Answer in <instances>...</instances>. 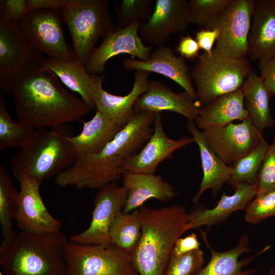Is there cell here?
Returning <instances> with one entry per match:
<instances>
[{"instance_id":"1","label":"cell","mask_w":275,"mask_h":275,"mask_svg":"<svg viewBox=\"0 0 275 275\" xmlns=\"http://www.w3.org/2000/svg\"><path fill=\"white\" fill-rule=\"evenodd\" d=\"M8 94L13 99L17 121L35 129L66 125L84 117L92 108L62 87L57 76L39 63L15 73Z\"/></svg>"},{"instance_id":"2","label":"cell","mask_w":275,"mask_h":275,"mask_svg":"<svg viewBox=\"0 0 275 275\" xmlns=\"http://www.w3.org/2000/svg\"><path fill=\"white\" fill-rule=\"evenodd\" d=\"M155 113L136 112L133 118L101 151L76 159L54 179L59 186L99 189L117 182L125 163L137 154L151 136Z\"/></svg>"},{"instance_id":"3","label":"cell","mask_w":275,"mask_h":275,"mask_svg":"<svg viewBox=\"0 0 275 275\" xmlns=\"http://www.w3.org/2000/svg\"><path fill=\"white\" fill-rule=\"evenodd\" d=\"M141 236L131 259L139 275H165L176 241L186 231L191 214L183 205L139 208Z\"/></svg>"},{"instance_id":"4","label":"cell","mask_w":275,"mask_h":275,"mask_svg":"<svg viewBox=\"0 0 275 275\" xmlns=\"http://www.w3.org/2000/svg\"><path fill=\"white\" fill-rule=\"evenodd\" d=\"M66 125L37 129L10 163L14 177L29 176L41 182L57 176L70 167L76 157Z\"/></svg>"},{"instance_id":"5","label":"cell","mask_w":275,"mask_h":275,"mask_svg":"<svg viewBox=\"0 0 275 275\" xmlns=\"http://www.w3.org/2000/svg\"><path fill=\"white\" fill-rule=\"evenodd\" d=\"M69 240L61 231H21L11 248L0 256L2 275H65L64 248Z\"/></svg>"},{"instance_id":"6","label":"cell","mask_w":275,"mask_h":275,"mask_svg":"<svg viewBox=\"0 0 275 275\" xmlns=\"http://www.w3.org/2000/svg\"><path fill=\"white\" fill-rule=\"evenodd\" d=\"M252 72L247 58L203 52L190 71L197 101L206 105L219 96L240 89Z\"/></svg>"},{"instance_id":"7","label":"cell","mask_w":275,"mask_h":275,"mask_svg":"<svg viewBox=\"0 0 275 275\" xmlns=\"http://www.w3.org/2000/svg\"><path fill=\"white\" fill-rule=\"evenodd\" d=\"M107 0H70L61 11L72 41L75 59L86 65L100 38L117 26L112 21Z\"/></svg>"},{"instance_id":"8","label":"cell","mask_w":275,"mask_h":275,"mask_svg":"<svg viewBox=\"0 0 275 275\" xmlns=\"http://www.w3.org/2000/svg\"><path fill=\"white\" fill-rule=\"evenodd\" d=\"M65 275H139L131 258L116 246L69 240L64 248Z\"/></svg>"},{"instance_id":"9","label":"cell","mask_w":275,"mask_h":275,"mask_svg":"<svg viewBox=\"0 0 275 275\" xmlns=\"http://www.w3.org/2000/svg\"><path fill=\"white\" fill-rule=\"evenodd\" d=\"M61 11L42 9L29 12L18 22L24 35L33 47L47 57L74 59L72 47L66 42Z\"/></svg>"},{"instance_id":"10","label":"cell","mask_w":275,"mask_h":275,"mask_svg":"<svg viewBox=\"0 0 275 275\" xmlns=\"http://www.w3.org/2000/svg\"><path fill=\"white\" fill-rule=\"evenodd\" d=\"M206 143L226 164L231 166L258 147L264 141L260 131L249 117L238 123L201 130Z\"/></svg>"},{"instance_id":"11","label":"cell","mask_w":275,"mask_h":275,"mask_svg":"<svg viewBox=\"0 0 275 275\" xmlns=\"http://www.w3.org/2000/svg\"><path fill=\"white\" fill-rule=\"evenodd\" d=\"M255 1L230 0L214 28L218 29L219 35L213 51L229 57L246 58Z\"/></svg>"},{"instance_id":"12","label":"cell","mask_w":275,"mask_h":275,"mask_svg":"<svg viewBox=\"0 0 275 275\" xmlns=\"http://www.w3.org/2000/svg\"><path fill=\"white\" fill-rule=\"evenodd\" d=\"M126 200V191L117 182L99 189L94 199L89 226L85 231L70 236L69 240L83 244H110L111 227L117 214L123 210Z\"/></svg>"},{"instance_id":"13","label":"cell","mask_w":275,"mask_h":275,"mask_svg":"<svg viewBox=\"0 0 275 275\" xmlns=\"http://www.w3.org/2000/svg\"><path fill=\"white\" fill-rule=\"evenodd\" d=\"M141 24L140 21H135L125 28L117 26L95 48L85 65L87 71L92 74L101 73L108 61L122 54H127L141 61L148 60L153 46L145 45L141 38L139 30Z\"/></svg>"},{"instance_id":"14","label":"cell","mask_w":275,"mask_h":275,"mask_svg":"<svg viewBox=\"0 0 275 275\" xmlns=\"http://www.w3.org/2000/svg\"><path fill=\"white\" fill-rule=\"evenodd\" d=\"M20 184L19 197L14 221L22 231L49 233L61 231V221L49 212L41 197L42 182L29 176L17 179Z\"/></svg>"},{"instance_id":"15","label":"cell","mask_w":275,"mask_h":275,"mask_svg":"<svg viewBox=\"0 0 275 275\" xmlns=\"http://www.w3.org/2000/svg\"><path fill=\"white\" fill-rule=\"evenodd\" d=\"M190 24L188 1L156 0L148 19L140 28L144 41L153 47L164 45L168 38L186 30Z\"/></svg>"},{"instance_id":"16","label":"cell","mask_w":275,"mask_h":275,"mask_svg":"<svg viewBox=\"0 0 275 275\" xmlns=\"http://www.w3.org/2000/svg\"><path fill=\"white\" fill-rule=\"evenodd\" d=\"M42 54L27 40L18 23L0 22V88L8 93L12 76L32 64L39 63Z\"/></svg>"},{"instance_id":"17","label":"cell","mask_w":275,"mask_h":275,"mask_svg":"<svg viewBox=\"0 0 275 275\" xmlns=\"http://www.w3.org/2000/svg\"><path fill=\"white\" fill-rule=\"evenodd\" d=\"M193 142L192 137L183 136L178 140L169 138L164 131L161 114L155 113L151 136L140 151L125 163L124 173L154 174L160 163Z\"/></svg>"},{"instance_id":"18","label":"cell","mask_w":275,"mask_h":275,"mask_svg":"<svg viewBox=\"0 0 275 275\" xmlns=\"http://www.w3.org/2000/svg\"><path fill=\"white\" fill-rule=\"evenodd\" d=\"M122 64L128 71L154 72L166 76L180 85L197 101L189 68L184 59L175 54L170 46L157 47L146 61L125 58Z\"/></svg>"},{"instance_id":"19","label":"cell","mask_w":275,"mask_h":275,"mask_svg":"<svg viewBox=\"0 0 275 275\" xmlns=\"http://www.w3.org/2000/svg\"><path fill=\"white\" fill-rule=\"evenodd\" d=\"M201 106L185 91L176 93L163 83L149 80L146 91L134 104L135 112L142 111L160 113L170 111L194 121Z\"/></svg>"},{"instance_id":"20","label":"cell","mask_w":275,"mask_h":275,"mask_svg":"<svg viewBox=\"0 0 275 275\" xmlns=\"http://www.w3.org/2000/svg\"><path fill=\"white\" fill-rule=\"evenodd\" d=\"M150 72L136 71L130 92L124 96L111 94L102 88L105 74L97 75L95 84V105L99 111L113 121L123 126L128 123L136 112L134 104L147 90Z\"/></svg>"},{"instance_id":"21","label":"cell","mask_w":275,"mask_h":275,"mask_svg":"<svg viewBox=\"0 0 275 275\" xmlns=\"http://www.w3.org/2000/svg\"><path fill=\"white\" fill-rule=\"evenodd\" d=\"M122 186L127 194V200L122 211L131 212L142 207L148 200L154 199L167 202L176 196L173 186L155 174L125 172Z\"/></svg>"},{"instance_id":"22","label":"cell","mask_w":275,"mask_h":275,"mask_svg":"<svg viewBox=\"0 0 275 275\" xmlns=\"http://www.w3.org/2000/svg\"><path fill=\"white\" fill-rule=\"evenodd\" d=\"M275 52V0H258L252 14L248 56L253 61Z\"/></svg>"},{"instance_id":"23","label":"cell","mask_w":275,"mask_h":275,"mask_svg":"<svg viewBox=\"0 0 275 275\" xmlns=\"http://www.w3.org/2000/svg\"><path fill=\"white\" fill-rule=\"evenodd\" d=\"M202 237L211 253L210 259L196 275H254L258 269H243L257 256L267 251L269 246L265 247L256 255L241 260L240 256L250 252V240L248 236H241L237 244L230 250L219 252L213 250L208 242L207 232L201 230Z\"/></svg>"},{"instance_id":"24","label":"cell","mask_w":275,"mask_h":275,"mask_svg":"<svg viewBox=\"0 0 275 275\" xmlns=\"http://www.w3.org/2000/svg\"><path fill=\"white\" fill-rule=\"evenodd\" d=\"M187 128L191 134L194 142L200 151L203 177L199 188L193 198L195 204L198 202L202 195L207 190L216 196L225 183H228L232 168L225 163L210 149L206 143L201 131L194 121H188Z\"/></svg>"},{"instance_id":"25","label":"cell","mask_w":275,"mask_h":275,"mask_svg":"<svg viewBox=\"0 0 275 275\" xmlns=\"http://www.w3.org/2000/svg\"><path fill=\"white\" fill-rule=\"evenodd\" d=\"M231 195L224 193L216 206L211 209L200 207L191 213L188 230L223 223L233 212L245 211L256 195L255 185L243 184Z\"/></svg>"},{"instance_id":"26","label":"cell","mask_w":275,"mask_h":275,"mask_svg":"<svg viewBox=\"0 0 275 275\" xmlns=\"http://www.w3.org/2000/svg\"><path fill=\"white\" fill-rule=\"evenodd\" d=\"M39 64L52 71L64 85L78 93L88 105L95 108L97 74L89 73L84 64L76 59L62 60L49 57L43 58Z\"/></svg>"},{"instance_id":"27","label":"cell","mask_w":275,"mask_h":275,"mask_svg":"<svg viewBox=\"0 0 275 275\" xmlns=\"http://www.w3.org/2000/svg\"><path fill=\"white\" fill-rule=\"evenodd\" d=\"M123 127L96 111L91 119L83 123L82 130L78 135L68 137L76 159L99 152Z\"/></svg>"},{"instance_id":"28","label":"cell","mask_w":275,"mask_h":275,"mask_svg":"<svg viewBox=\"0 0 275 275\" xmlns=\"http://www.w3.org/2000/svg\"><path fill=\"white\" fill-rule=\"evenodd\" d=\"M242 88L219 96L207 105L201 106L194 122L201 130L226 125L248 117Z\"/></svg>"},{"instance_id":"29","label":"cell","mask_w":275,"mask_h":275,"mask_svg":"<svg viewBox=\"0 0 275 275\" xmlns=\"http://www.w3.org/2000/svg\"><path fill=\"white\" fill-rule=\"evenodd\" d=\"M241 88L245 108L255 127L263 133L265 128L272 127L275 120L271 115L269 105L272 95L260 75L253 71Z\"/></svg>"},{"instance_id":"30","label":"cell","mask_w":275,"mask_h":275,"mask_svg":"<svg viewBox=\"0 0 275 275\" xmlns=\"http://www.w3.org/2000/svg\"><path fill=\"white\" fill-rule=\"evenodd\" d=\"M19 191L16 189L13 179L4 164L0 165V224L2 241L0 256L6 253L14 244L18 234L13 230L17 208Z\"/></svg>"},{"instance_id":"31","label":"cell","mask_w":275,"mask_h":275,"mask_svg":"<svg viewBox=\"0 0 275 275\" xmlns=\"http://www.w3.org/2000/svg\"><path fill=\"white\" fill-rule=\"evenodd\" d=\"M142 223L139 209L125 213L120 211L110 229V244L131 257L139 242Z\"/></svg>"},{"instance_id":"32","label":"cell","mask_w":275,"mask_h":275,"mask_svg":"<svg viewBox=\"0 0 275 275\" xmlns=\"http://www.w3.org/2000/svg\"><path fill=\"white\" fill-rule=\"evenodd\" d=\"M269 144L264 141L258 147L241 157L231 166L228 183L235 189L243 184L255 185Z\"/></svg>"},{"instance_id":"33","label":"cell","mask_w":275,"mask_h":275,"mask_svg":"<svg viewBox=\"0 0 275 275\" xmlns=\"http://www.w3.org/2000/svg\"><path fill=\"white\" fill-rule=\"evenodd\" d=\"M35 131L30 125L12 119L4 99L0 95V151L9 148H20Z\"/></svg>"},{"instance_id":"34","label":"cell","mask_w":275,"mask_h":275,"mask_svg":"<svg viewBox=\"0 0 275 275\" xmlns=\"http://www.w3.org/2000/svg\"><path fill=\"white\" fill-rule=\"evenodd\" d=\"M230 0H190L188 7L190 23L200 29H213Z\"/></svg>"},{"instance_id":"35","label":"cell","mask_w":275,"mask_h":275,"mask_svg":"<svg viewBox=\"0 0 275 275\" xmlns=\"http://www.w3.org/2000/svg\"><path fill=\"white\" fill-rule=\"evenodd\" d=\"M153 4L152 0H121L115 3L117 27L125 28L135 21L144 23L152 12Z\"/></svg>"},{"instance_id":"36","label":"cell","mask_w":275,"mask_h":275,"mask_svg":"<svg viewBox=\"0 0 275 275\" xmlns=\"http://www.w3.org/2000/svg\"><path fill=\"white\" fill-rule=\"evenodd\" d=\"M204 263V254L201 248L178 256L171 254L165 275H196Z\"/></svg>"},{"instance_id":"37","label":"cell","mask_w":275,"mask_h":275,"mask_svg":"<svg viewBox=\"0 0 275 275\" xmlns=\"http://www.w3.org/2000/svg\"><path fill=\"white\" fill-rule=\"evenodd\" d=\"M275 217V188L256 195L245 211L244 221L257 225L268 218Z\"/></svg>"},{"instance_id":"38","label":"cell","mask_w":275,"mask_h":275,"mask_svg":"<svg viewBox=\"0 0 275 275\" xmlns=\"http://www.w3.org/2000/svg\"><path fill=\"white\" fill-rule=\"evenodd\" d=\"M255 186L256 195L275 188V137L266 152Z\"/></svg>"},{"instance_id":"39","label":"cell","mask_w":275,"mask_h":275,"mask_svg":"<svg viewBox=\"0 0 275 275\" xmlns=\"http://www.w3.org/2000/svg\"><path fill=\"white\" fill-rule=\"evenodd\" d=\"M29 13L27 0L0 1V22L18 23Z\"/></svg>"},{"instance_id":"40","label":"cell","mask_w":275,"mask_h":275,"mask_svg":"<svg viewBox=\"0 0 275 275\" xmlns=\"http://www.w3.org/2000/svg\"><path fill=\"white\" fill-rule=\"evenodd\" d=\"M259 69L260 76L275 101V52L259 61Z\"/></svg>"},{"instance_id":"41","label":"cell","mask_w":275,"mask_h":275,"mask_svg":"<svg viewBox=\"0 0 275 275\" xmlns=\"http://www.w3.org/2000/svg\"><path fill=\"white\" fill-rule=\"evenodd\" d=\"M200 50L196 39L189 35L182 36L176 47V50L180 57L187 60L197 59Z\"/></svg>"},{"instance_id":"42","label":"cell","mask_w":275,"mask_h":275,"mask_svg":"<svg viewBox=\"0 0 275 275\" xmlns=\"http://www.w3.org/2000/svg\"><path fill=\"white\" fill-rule=\"evenodd\" d=\"M219 30L217 28L213 29H200L196 34L197 41L200 48L208 55L213 51V46L218 38Z\"/></svg>"},{"instance_id":"43","label":"cell","mask_w":275,"mask_h":275,"mask_svg":"<svg viewBox=\"0 0 275 275\" xmlns=\"http://www.w3.org/2000/svg\"><path fill=\"white\" fill-rule=\"evenodd\" d=\"M197 235L192 233L184 237L179 238L175 242L172 254L181 255L200 248Z\"/></svg>"},{"instance_id":"44","label":"cell","mask_w":275,"mask_h":275,"mask_svg":"<svg viewBox=\"0 0 275 275\" xmlns=\"http://www.w3.org/2000/svg\"><path fill=\"white\" fill-rule=\"evenodd\" d=\"M70 0H27L29 12L42 9L62 11L69 4Z\"/></svg>"},{"instance_id":"45","label":"cell","mask_w":275,"mask_h":275,"mask_svg":"<svg viewBox=\"0 0 275 275\" xmlns=\"http://www.w3.org/2000/svg\"><path fill=\"white\" fill-rule=\"evenodd\" d=\"M267 275H275V267L270 268Z\"/></svg>"}]
</instances>
